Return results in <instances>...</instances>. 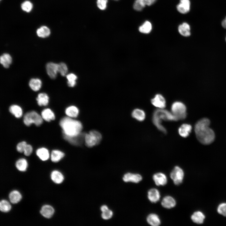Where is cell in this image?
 <instances>
[{
	"mask_svg": "<svg viewBox=\"0 0 226 226\" xmlns=\"http://www.w3.org/2000/svg\"><path fill=\"white\" fill-rule=\"evenodd\" d=\"M162 120L177 121L176 118L172 112L162 109L155 110L153 115V123L160 131L164 133L166 132V131L161 124Z\"/></svg>",
	"mask_w": 226,
	"mask_h": 226,
	"instance_id": "cell-3",
	"label": "cell"
},
{
	"mask_svg": "<svg viewBox=\"0 0 226 226\" xmlns=\"http://www.w3.org/2000/svg\"><path fill=\"white\" fill-rule=\"evenodd\" d=\"M101 139L102 136L99 132L92 130L85 134L84 143L87 147H92L100 143Z\"/></svg>",
	"mask_w": 226,
	"mask_h": 226,
	"instance_id": "cell-5",
	"label": "cell"
},
{
	"mask_svg": "<svg viewBox=\"0 0 226 226\" xmlns=\"http://www.w3.org/2000/svg\"><path fill=\"white\" fill-rule=\"evenodd\" d=\"M217 211L219 213L226 216V203L220 204L218 207Z\"/></svg>",
	"mask_w": 226,
	"mask_h": 226,
	"instance_id": "cell-42",
	"label": "cell"
},
{
	"mask_svg": "<svg viewBox=\"0 0 226 226\" xmlns=\"http://www.w3.org/2000/svg\"><path fill=\"white\" fill-rule=\"evenodd\" d=\"M46 69L47 74L51 78H56L58 73V64L52 62H48L46 65Z\"/></svg>",
	"mask_w": 226,
	"mask_h": 226,
	"instance_id": "cell-10",
	"label": "cell"
},
{
	"mask_svg": "<svg viewBox=\"0 0 226 226\" xmlns=\"http://www.w3.org/2000/svg\"><path fill=\"white\" fill-rule=\"evenodd\" d=\"M148 200L152 203H156L160 199V195L159 190L156 188L150 189L148 192Z\"/></svg>",
	"mask_w": 226,
	"mask_h": 226,
	"instance_id": "cell-14",
	"label": "cell"
},
{
	"mask_svg": "<svg viewBox=\"0 0 226 226\" xmlns=\"http://www.w3.org/2000/svg\"><path fill=\"white\" fill-rule=\"evenodd\" d=\"M59 124L62 130L63 135L69 137L78 135L81 132L83 128L82 125L80 121L68 116L62 118Z\"/></svg>",
	"mask_w": 226,
	"mask_h": 226,
	"instance_id": "cell-2",
	"label": "cell"
},
{
	"mask_svg": "<svg viewBox=\"0 0 226 226\" xmlns=\"http://www.w3.org/2000/svg\"><path fill=\"white\" fill-rule=\"evenodd\" d=\"M170 176L174 184L178 185L182 182L184 173L181 168L178 166H175L171 172Z\"/></svg>",
	"mask_w": 226,
	"mask_h": 226,
	"instance_id": "cell-7",
	"label": "cell"
},
{
	"mask_svg": "<svg viewBox=\"0 0 226 226\" xmlns=\"http://www.w3.org/2000/svg\"><path fill=\"white\" fill-rule=\"evenodd\" d=\"M33 151V148L30 144H27L24 151V154L26 156H30Z\"/></svg>",
	"mask_w": 226,
	"mask_h": 226,
	"instance_id": "cell-44",
	"label": "cell"
},
{
	"mask_svg": "<svg viewBox=\"0 0 226 226\" xmlns=\"http://www.w3.org/2000/svg\"><path fill=\"white\" fill-rule=\"evenodd\" d=\"M41 116L43 120L47 122L53 120L55 118L54 113L49 108H46L43 110Z\"/></svg>",
	"mask_w": 226,
	"mask_h": 226,
	"instance_id": "cell-18",
	"label": "cell"
},
{
	"mask_svg": "<svg viewBox=\"0 0 226 226\" xmlns=\"http://www.w3.org/2000/svg\"><path fill=\"white\" fill-rule=\"evenodd\" d=\"M0 62L4 67L8 68L12 63V57L8 54L4 53L0 56Z\"/></svg>",
	"mask_w": 226,
	"mask_h": 226,
	"instance_id": "cell-22",
	"label": "cell"
},
{
	"mask_svg": "<svg viewBox=\"0 0 226 226\" xmlns=\"http://www.w3.org/2000/svg\"><path fill=\"white\" fill-rule=\"evenodd\" d=\"M221 25L223 28L226 29V17L222 21Z\"/></svg>",
	"mask_w": 226,
	"mask_h": 226,
	"instance_id": "cell-46",
	"label": "cell"
},
{
	"mask_svg": "<svg viewBox=\"0 0 226 226\" xmlns=\"http://www.w3.org/2000/svg\"><path fill=\"white\" fill-rule=\"evenodd\" d=\"M21 8L23 11L30 12L33 8V4L30 1H26L22 4Z\"/></svg>",
	"mask_w": 226,
	"mask_h": 226,
	"instance_id": "cell-40",
	"label": "cell"
},
{
	"mask_svg": "<svg viewBox=\"0 0 226 226\" xmlns=\"http://www.w3.org/2000/svg\"><path fill=\"white\" fill-rule=\"evenodd\" d=\"M209 120L203 118L196 124L195 131L198 141L204 144H209L213 142L215 135L213 131L209 127Z\"/></svg>",
	"mask_w": 226,
	"mask_h": 226,
	"instance_id": "cell-1",
	"label": "cell"
},
{
	"mask_svg": "<svg viewBox=\"0 0 226 226\" xmlns=\"http://www.w3.org/2000/svg\"><path fill=\"white\" fill-rule=\"evenodd\" d=\"M38 105L40 106H46L49 103V97L45 93L39 94L36 98Z\"/></svg>",
	"mask_w": 226,
	"mask_h": 226,
	"instance_id": "cell-23",
	"label": "cell"
},
{
	"mask_svg": "<svg viewBox=\"0 0 226 226\" xmlns=\"http://www.w3.org/2000/svg\"><path fill=\"white\" fill-rule=\"evenodd\" d=\"M152 28L151 23L149 21L146 20L139 27L138 30L141 33L148 34L151 32Z\"/></svg>",
	"mask_w": 226,
	"mask_h": 226,
	"instance_id": "cell-26",
	"label": "cell"
},
{
	"mask_svg": "<svg viewBox=\"0 0 226 226\" xmlns=\"http://www.w3.org/2000/svg\"><path fill=\"white\" fill-rule=\"evenodd\" d=\"M147 5V0H135L133 5L134 9L140 11Z\"/></svg>",
	"mask_w": 226,
	"mask_h": 226,
	"instance_id": "cell-36",
	"label": "cell"
},
{
	"mask_svg": "<svg viewBox=\"0 0 226 226\" xmlns=\"http://www.w3.org/2000/svg\"><path fill=\"white\" fill-rule=\"evenodd\" d=\"M65 112L67 116L72 118H75L78 115L79 110L76 106L72 105L67 108Z\"/></svg>",
	"mask_w": 226,
	"mask_h": 226,
	"instance_id": "cell-28",
	"label": "cell"
},
{
	"mask_svg": "<svg viewBox=\"0 0 226 226\" xmlns=\"http://www.w3.org/2000/svg\"><path fill=\"white\" fill-rule=\"evenodd\" d=\"M132 117L137 121H142L145 118V114L143 110L139 109L134 110L132 112Z\"/></svg>",
	"mask_w": 226,
	"mask_h": 226,
	"instance_id": "cell-33",
	"label": "cell"
},
{
	"mask_svg": "<svg viewBox=\"0 0 226 226\" xmlns=\"http://www.w3.org/2000/svg\"><path fill=\"white\" fill-rule=\"evenodd\" d=\"M9 111L12 115L17 118H20L23 115L22 109L18 105H13L10 106L9 108Z\"/></svg>",
	"mask_w": 226,
	"mask_h": 226,
	"instance_id": "cell-24",
	"label": "cell"
},
{
	"mask_svg": "<svg viewBox=\"0 0 226 226\" xmlns=\"http://www.w3.org/2000/svg\"><path fill=\"white\" fill-rule=\"evenodd\" d=\"M152 104L154 106L160 109H163L166 106V101L163 96L160 94L156 95L151 100Z\"/></svg>",
	"mask_w": 226,
	"mask_h": 226,
	"instance_id": "cell-12",
	"label": "cell"
},
{
	"mask_svg": "<svg viewBox=\"0 0 226 226\" xmlns=\"http://www.w3.org/2000/svg\"><path fill=\"white\" fill-rule=\"evenodd\" d=\"M225 40H226V38H225Z\"/></svg>",
	"mask_w": 226,
	"mask_h": 226,
	"instance_id": "cell-47",
	"label": "cell"
},
{
	"mask_svg": "<svg viewBox=\"0 0 226 226\" xmlns=\"http://www.w3.org/2000/svg\"><path fill=\"white\" fill-rule=\"evenodd\" d=\"M123 180L126 182H132L138 183L142 180V177L140 174H138L127 173L124 175Z\"/></svg>",
	"mask_w": 226,
	"mask_h": 226,
	"instance_id": "cell-11",
	"label": "cell"
},
{
	"mask_svg": "<svg viewBox=\"0 0 226 226\" xmlns=\"http://www.w3.org/2000/svg\"><path fill=\"white\" fill-rule=\"evenodd\" d=\"M54 213V210L51 206L45 205L43 206L40 210V213L45 218H49L52 217Z\"/></svg>",
	"mask_w": 226,
	"mask_h": 226,
	"instance_id": "cell-17",
	"label": "cell"
},
{
	"mask_svg": "<svg viewBox=\"0 0 226 226\" xmlns=\"http://www.w3.org/2000/svg\"><path fill=\"white\" fill-rule=\"evenodd\" d=\"M107 2L108 0H97V5L100 9L104 10L106 8Z\"/></svg>",
	"mask_w": 226,
	"mask_h": 226,
	"instance_id": "cell-41",
	"label": "cell"
},
{
	"mask_svg": "<svg viewBox=\"0 0 226 226\" xmlns=\"http://www.w3.org/2000/svg\"><path fill=\"white\" fill-rule=\"evenodd\" d=\"M86 133L81 132L78 135L73 136L69 137L63 135L64 138L70 143L75 146H80L84 142Z\"/></svg>",
	"mask_w": 226,
	"mask_h": 226,
	"instance_id": "cell-8",
	"label": "cell"
},
{
	"mask_svg": "<svg viewBox=\"0 0 226 226\" xmlns=\"http://www.w3.org/2000/svg\"><path fill=\"white\" fill-rule=\"evenodd\" d=\"M51 32L49 29L47 27L43 26L38 29L36 31L37 35L41 38H46L50 34Z\"/></svg>",
	"mask_w": 226,
	"mask_h": 226,
	"instance_id": "cell-34",
	"label": "cell"
},
{
	"mask_svg": "<svg viewBox=\"0 0 226 226\" xmlns=\"http://www.w3.org/2000/svg\"><path fill=\"white\" fill-rule=\"evenodd\" d=\"M67 80V84L68 86L74 87L76 84V80L77 79V76L74 74L71 73L66 75Z\"/></svg>",
	"mask_w": 226,
	"mask_h": 226,
	"instance_id": "cell-37",
	"label": "cell"
},
{
	"mask_svg": "<svg viewBox=\"0 0 226 226\" xmlns=\"http://www.w3.org/2000/svg\"><path fill=\"white\" fill-rule=\"evenodd\" d=\"M28 165L27 160L24 158H21L18 159L15 164L16 167L17 169L21 171H26Z\"/></svg>",
	"mask_w": 226,
	"mask_h": 226,
	"instance_id": "cell-35",
	"label": "cell"
},
{
	"mask_svg": "<svg viewBox=\"0 0 226 226\" xmlns=\"http://www.w3.org/2000/svg\"><path fill=\"white\" fill-rule=\"evenodd\" d=\"M58 64V73H60L63 76H66L68 72L67 65L64 62H61Z\"/></svg>",
	"mask_w": 226,
	"mask_h": 226,
	"instance_id": "cell-39",
	"label": "cell"
},
{
	"mask_svg": "<svg viewBox=\"0 0 226 226\" xmlns=\"http://www.w3.org/2000/svg\"><path fill=\"white\" fill-rule=\"evenodd\" d=\"M27 144L26 142L25 141H22L19 142L16 146L17 151L19 153L24 152Z\"/></svg>",
	"mask_w": 226,
	"mask_h": 226,
	"instance_id": "cell-43",
	"label": "cell"
},
{
	"mask_svg": "<svg viewBox=\"0 0 226 226\" xmlns=\"http://www.w3.org/2000/svg\"><path fill=\"white\" fill-rule=\"evenodd\" d=\"M10 202L12 203L16 204L19 202L22 198V196L18 191L14 190L11 191L9 195Z\"/></svg>",
	"mask_w": 226,
	"mask_h": 226,
	"instance_id": "cell-30",
	"label": "cell"
},
{
	"mask_svg": "<svg viewBox=\"0 0 226 226\" xmlns=\"http://www.w3.org/2000/svg\"><path fill=\"white\" fill-rule=\"evenodd\" d=\"M146 220L148 223L151 226H158L161 224V221L159 216L155 213L149 214Z\"/></svg>",
	"mask_w": 226,
	"mask_h": 226,
	"instance_id": "cell-19",
	"label": "cell"
},
{
	"mask_svg": "<svg viewBox=\"0 0 226 226\" xmlns=\"http://www.w3.org/2000/svg\"><path fill=\"white\" fill-rule=\"evenodd\" d=\"M177 10L180 13L185 14L188 13L191 9V2L190 0H180L176 6Z\"/></svg>",
	"mask_w": 226,
	"mask_h": 226,
	"instance_id": "cell-9",
	"label": "cell"
},
{
	"mask_svg": "<svg viewBox=\"0 0 226 226\" xmlns=\"http://www.w3.org/2000/svg\"><path fill=\"white\" fill-rule=\"evenodd\" d=\"M100 210L102 212L101 217L105 220H108L111 218L113 216V213L112 211L110 210L108 207L104 205L102 206Z\"/></svg>",
	"mask_w": 226,
	"mask_h": 226,
	"instance_id": "cell-32",
	"label": "cell"
},
{
	"mask_svg": "<svg viewBox=\"0 0 226 226\" xmlns=\"http://www.w3.org/2000/svg\"><path fill=\"white\" fill-rule=\"evenodd\" d=\"M36 154L42 161L48 160L50 157L49 151L47 148L43 147L38 149L36 151Z\"/></svg>",
	"mask_w": 226,
	"mask_h": 226,
	"instance_id": "cell-21",
	"label": "cell"
},
{
	"mask_svg": "<svg viewBox=\"0 0 226 226\" xmlns=\"http://www.w3.org/2000/svg\"><path fill=\"white\" fill-rule=\"evenodd\" d=\"M42 82L40 79L38 78H32L29 82V85L30 88L34 91H37L41 88Z\"/></svg>",
	"mask_w": 226,
	"mask_h": 226,
	"instance_id": "cell-31",
	"label": "cell"
},
{
	"mask_svg": "<svg viewBox=\"0 0 226 226\" xmlns=\"http://www.w3.org/2000/svg\"><path fill=\"white\" fill-rule=\"evenodd\" d=\"M171 112L176 118L177 120L185 119L186 116V107L181 102H174L171 107Z\"/></svg>",
	"mask_w": 226,
	"mask_h": 226,
	"instance_id": "cell-6",
	"label": "cell"
},
{
	"mask_svg": "<svg viewBox=\"0 0 226 226\" xmlns=\"http://www.w3.org/2000/svg\"><path fill=\"white\" fill-rule=\"evenodd\" d=\"M191 129L192 127L191 125L187 124H184L179 128V133L181 137H186L188 136Z\"/></svg>",
	"mask_w": 226,
	"mask_h": 226,
	"instance_id": "cell-20",
	"label": "cell"
},
{
	"mask_svg": "<svg viewBox=\"0 0 226 226\" xmlns=\"http://www.w3.org/2000/svg\"><path fill=\"white\" fill-rule=\"evenodd\" d=\"M43 121V119L41 116L34 111L26 113L24 115L23 118L24 123L28 126L33 123L38 126L42 124Z\"/></svg>",
	"mask_w": 226,
	"mask_h": 226,
	"instance_id": "cell-4",
	"label": "cell"
},
{
	"mask_svg": "<svg viewBox=\"0 0 226 226\" xmlns=\"http://www.w3.org/2000/svg\"><path fill=\"white\" fill-rule=\"evenodd\" d=\"M64 155V153L59 150H53L51 154V160L54 162H57L60 160Z\"/></svg>",
	"mask_w": 226,
	"mask_h": 226,
	"instance_id": "cell-27",
	"label": "cell"
},
{
	"mask_svg": "<svg viewBox=\"0 0 226 226\" xmlns=\"http://www.w3.org/2000/svg\"><path fill=\"white\" fill-rule=\"evenodd\" d=\"M191 218L194 223L197 224H201L203 223L205 216L201 212L197 211L193 213L191 215Z\"/></svg>",
	"mask_w": 226,
	"mask_h": 226,
	"instance_id": "cell-29",
	"label": "cell"
},
{
	"mask_svg": "<svg viewBox=\"0 0 226 226\" xmlns=\"http://www.w3.org/2000/svg\"><path fill=\"white\" fill-rule=\"evenodd\" d=\"M153 178L155 184L158 186H164L167 182L166 175L161 172L157 173L154 174Z\"/></svg>",
	"mask_w": 226,
	"mask_h": 226,
	"instance_id": "cell-13",
	"label": "cell"
},
{
	"mask_svg": "<svg viewBox=\"0 0 226 226\" xmlns=\"http://www.w3.org/2000/svg\"></svg>",
	"mask_w": 226,
	"mask_h": 226,
	"instance_id": "cell-48",
	"label": "cell"
},
{
	"mask_svg": "<svg viewBox=\"0 0 226 226\" xmlns=\"http://www.w3.org/2000/svg\"><path fill=\"white\" fill-rule=\"evenodd\" d=\"M52 180L56 184H60L63 181L64 177L63 175L60 172L57 170L53 171L51 174Z\"/></svg>",
	"mask_w": 226,
	"mask_h": 226,
	"instance_id": "cell-25",
	"label": "cell"
},
{
	"mask_svg": "<svg viewBox=\"0 0 226 226\" xmlns=\"http://www.w3.org/2000/svg\"><path fill=\"white\" fill-rule=\"evenodd\" d=\"M176 204L175 200L172 196H167L164 197L161 201V205L166 208L170 209L174 207Z\"/></svg>",
	"mask_w": 226,
	"mask_h": 226,
	"instance_id": "cell-15",
	"label": "cell"
},
{
	"mask_svg": "<svg viewBox=\"0 0 226 226\" xmlns=\"http://www.w3.org/2000/svg\"><path fill=\"white\" fill-rule=\"evenodd\" d=\"M178 30L181 35L185 37L189 36L191 34V27L188 23L186 22L179 25Z\"/></svg>",
	"mask_w": 226,
	"mask_h": 226,
	"instance_id": "cell-16",
	"label": "cell"
},
{
	"mask_svg": "<svg viewBox=\"0 0 226 226\" xmlns=\"http://www.w3.org/2000/svg\"><path fill=\"white\" fill-rule=\"evenodd\" d=\"M157 0H147V5L150 6L153 4Z\"/></svg>",
	"mask_w": 226,
	"mask_h": 226,
	"instance_id": "cell-45",
	"label": "cell"
},
{
	"mask_svg": "<svg viewBox=\"0 0 226 226\" xmlns=\"http://www.w3.org/2000/svg\"><path fill=\"white\" fill-rule=\"evenodd\" d=\"M11 206L9 203L6 200H2L0 202V210L3 212L7 213L11 209Z\"/></svg>",
	"mask_w": 226,
	"mask_h": 226,
	"instance_id": "cell-38",
	"label": "cell"
}]
</instances>
